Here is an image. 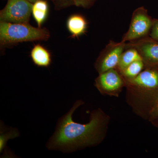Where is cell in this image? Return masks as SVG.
<instances>
[{"mask_svg": "<svg viewBox=\"0 0 158 158\" xmlns=\"http://www.w3.org/2000/svg\"><path fill=\"white\" fill-rule=\"evenodd\" d=\"M84 102L77 101L73 106L58 120L55 132L49 139L46 147L50 150L71 152L97 145L104 138L109 118L100 109L91 113L86 124L73 120L74 111Z\"/></svg>", "mask_w": 158, "mask_h": 158, "instance_id": "1", "label": "cell"}, {"mask_svg": "<svg viewBox=\"0 0 158 158\" xmlns=\"http://www.w3.org/2000/svg\"><path fill=\"white\" fill-rule=\"evenodd\" d=\"M47 29L35 28L27 23L1 22L0 40L3 45L24 41L46 40L49 37Z\"/></svg>", "mask_w": 158, "mask_h": 158, "instance_id": "2", "label": "cell"}, {"mask_svg": "<svg viewBox=\"0 0 158 158\" xmlns=\"http://www.w3.org/2000/svg\"><path fill=\"white\" fill-rule=\"evenodd\" d=\"M153 19L149 16L144 7L136 9L133 12L129 27L121 41L130 42L149 36Z\"/></svg>", "mask_w": 158, "mask_h": 158, "instance_id": "3", "label": "cell"}, {"mask_svg": "<svg viewBox=\"0 0 158 158\" xmlns=\"http://www.w3.org/2000/svg\"><path fill=\"white\" fill-rule=\"evenodd\" d=\"M124 80L125 85L152 96L154 100L158 96V67H145L137 76Z\"/></svg>", "mask_w": 158, "mask_h": 158, "instance_id": "4", "label": "cell"}, {"mask_svg": "<svg viewBox=\"0 0 158 158\" xmlns=\"http://www.w3.org/2000/svg\"><path fill=\"white\" fill-rule=\"evenodd\" d=\"M33 4L28 0H9L1 11V22L13 23H28Z\"/></svg>", "mask_w": 158, "mask_h": 158, "instance_id": "5", "label": "cell"}, {"mask_svg": "<svg viewBox=\"0 0 158 158\" xmlns=\"http://www.w3.org/2000/svg\"><path fill=\"white\" fill-rule=\"evenodd\" d=\"M126 43L111 40L102 51L95 64L99 74L116 69L120 57L126 49Z\"/></svg>", "mask_w": 158, "mask_h": 158, "instance_id": "6", "label": "cell"}, {"mask_svg": "<svg viewBox=\"0 0 158 158\" xmlns=\"http://www.w3.org/2000/svg\"><path fill=\"white\" fill-rule=\"evenodd\" d=\"M125 83L123 77L116 69L99 73L95 81V86L101 93L118 96Z\"/></svg>", "mask_w": 158, "mask_h": 158, "instance_id": "7", "label": "cell"}, {"mask_svg": "<svg viewBox=\"0 0 158 158\" xmlns=\"http://www.w3.org/2000/svg\"><path fill=\"white\" fill-rule=\"evenodd\" d=\"M133 48L138 51L145 67H158V41L149 36L130 41L126 48Z\"/></svg>", "mask_w": 158, "mask_h": 158, "instance_id": "8", "label": "cell"}, {"mask_svg": "<svg viewBox=\"0 0 158 158\" xmlns=\"http://www.w3.org/2000/svg\"><path fill=\"white\" fill-rule=\"evenodd\" d=\"M31 57L34 64L40 67H48L52 62L49 52L39 44L35 45L32 50Z\"/></svg>", "mask_w": 158, "mask_h": 158, "instance_id": "9", "label": "cell"}, {"mask_svg": "<svg viewBox=\"0 0 158 158\" xmlns=\"http://www.w3.org/2000/svg\"><path fill=\"white\" fill-rule=\"evenodd\" d=\"M67 26L69 31L73 36L78 37L86 31L87 23L82 15H74L69 18Z\"/></svg>", "mask_w": 158, "mask_h": 158, "instance_id": "10", "label": "cell"}, {"mask_svg": "<svg viewBox=\"0 0 158 158\" xmlns=\"http://www.w3.org/2000/svg\"><path fill=\"white\" fill-rule=\"evenodd\" d=\"M138 60H142V59L136 49L133 48H126L122 54L116 69L120 72L131 63Z\"/></svg>", "mask_w": 158, "mask_h": 158, "instance_id": "11", "label": "cell"}, {"mask_svg": "<svg viewBox=\"0 0 158 158\" xmlns=\"http://www.w3.org/2000/svg\"><path fill=\"white\" fill-rule=\"evenodd\" d=\"M48 12V5L45 1L39 0L33 4L32 14L39 27L45 20Z\"/></svg>", "mask_w": 158, "mask_h": 158, "instance_id": "12", "label": "cell"}, {"mask_svg": "<svg viewBox=\"0 0 158 158\" xmlns=\"http://www.w3.org/2000/svg\"><path fill=\"white\" fill-rule=\"evenodd\" d=\"M144 68L145 65L143 60H138L131 63L119 73L123 79H131L137 76Z\"/></svg>", "mask_w": 158, "mask_h": 158, "instance_id": "13", "label": "cell"}, {"mask_svg": "<svg viewBox=\"0 0 158 158\" xmlns=\"http://www.w3.org/2000/svg\"><path fill=\"white\" fill-rule=\"evenodd\" d=\"M20 134L16 128H11L8 131L4 132L1 130L0 136V152L2 153L5 149L7 141L9 139H13L19 137Z\"/></svg>", "mask_w": 158, "mask_h": 158, "instance_id": "14", "label": "cell"}, {"mask_svg": "<svg viewBox=\"0 0 158 158\" xmlns=\"http://www.w3.org/2000/svg\"><path fill=\"white\" fill-rule=\"evenodd\" d=\"M149 36L158 41V19H153V22Z\"/></svg>", "mask_w": 158, "mask_h": 158, "instance_id": "15", "label": "cell"}, {"mask_svg": "<svg viewBox=\"0 0 158 158\" xmlns=\"http://www.w3.org/2000/svg\"><path fill=\"white\" fill-rule=\"evenodd\" d=\"M72 1L76 6L87 8L92 6L96 0H72Z\"/></svg>", "mask_w": 158, "mask_h": 158, "instance_id": "16", "label": "cell"}, {"mask_svg": "<svg viewBox=\"0 0 158 158\" xmlns=\"http://www.w3.org/2000/svg\"><path fill=\"white\" fill-rule=\"evenodd\" d=\"M150 115L153 118L158 116V96L153 101V103L150 111Z\"/></svg>", "mask_w": 158, "mask_h": 158, "instance_id": "17", "label": "cell"}, {"mask_svg": "<svg viewBox=\"0 0 158 158\" xmlns=\"http://www.w3.org/2000/svg\"><path fill=\"white\" fill-rule=\"evenodd\" d=\"M29 2H31V3H34L37 1H39V0H28Z\"/></svg>", "mask_w": 158, "mask_h": 158, "instance_id": "18", "label": "cell"}, {"mask_svg": "<svg viewBox=\"0 0 158 158\" xmlns=\"http://www.w3.org/2000/svg\"></svg>", "mask_w": 158, "mask_h": 158, "instance_id": "19", "label": "cell"}]
</instances>
